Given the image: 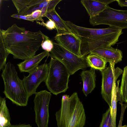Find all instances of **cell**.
Masks as SVG:
<instances>
[{
  "instance_id": "obj_1",
  "label": "cell",
  "mask_w": 127,
  "mask_h": 127,
  "mask_svg": "<svg viewBox=\"0 0 127 127\" xmlns=\"http://www.w3.org/2000/svg\"><path fill=\"white\" fill-rule=\"evenodd\" d=\"M5 48L14 59L26 60L34 56L44 40L40 30L34 32L13 24L6 30L0 29Z\"/></svg>"
},
{
  "instance_id": "obj_2",
  "label": "cell",
  "mask_w": 127,
  "mask_h": 127,
  "mask_svg": "<svg viewBox=\"0 0 127 127\" xmlns=\"http://www.w3.org/2000/svg\"><path fill=\"white\" fill-rule=\"evenodd\" d=\"M58 127H84L86 116L84 107L75 92L69 97L64 95L60 109L55 113Z\"/></svg>"
},
{
  "instance_id": "obj_3",
  "label": "cell",
  "mask_w": 127,
  "mask_h": 127,
  "mask_svg": "<svg viewBox=\"0 0 127 127\" xmlns=\"http://www.w3.org/2000/svg\"><path fill=\"white\" fill-rule=\"evenodd\" d=\"M4 83L3 93L6 98L14 103L21 106H26L29 97L24 87L23 81L19 77L14 65L8 62L1 74Z\"/></svg>"
},
{
  "instance_id": "obj_4",
  "label": "cell",
  "mask_w": 127,
  "mask_h": 127,
  "mask_svg": "<svg viewBox=\"0 0 127 127\" xmlns=\"http://www.w3.org/2000/svg\"><path fill=\"white\" fill-rule=\"evenodd\" d=\"M45 84L48 89L57 95L65 92L68 88L70 73L65 66L58 60L51 57Z\"/></svg>"
},
{
  "instance_id": "obj_5",
  "label": "cell",
  "mask_w": 127,
  "mask_h": 127,
  "mask_svg": "<svg viewBox=\"0 0 127 127\" xmlns=\"http://www.w3.org/2000/svg\"><path fill=\"white\" fill-rule=\"evenodd\" d=\"M50 56L61 62L66 67L70 75L80 69L89 67L86 57H80L67 50L59 44L53 42Z\"/></svg>"
},
{
  "instance_id": "obj_6",
  "label": "cell",
  "mask_w": 127,
  "mask_h": 127,
  "mask_svg": "<svg viewBox=\"0 0 127 127\" xmlns=\"http://www.w3.org/2000/svg\"><path fill=\"white\" fill-rule=\"evenodd\" d=\"M89 21L93 26L104 24L122 29H127V10L115 9L108 5L97 15L90 18Z\"/></svg>"
},
{
  "instance_id": "obj_7",
  "label": "cell",
  "mask_w": 127,
  "mask_h": 127,
  "mask_svg": "<svg viewBox=\"0 0 127 127\" xmlns=\"http://www.w3.org/2000/svg\"><path fill=\"white\" fill-rule=\"evenodd\" d=\"M122 30L118 32L92 38L79 37L82 40L81 51L82 56L90 54L93 50L99 47H107L115 45L118 41Z\"/></svg>"
},
{
  "instance_id": "obj_8",
  "label": "cell",
  "mask_w": 127,
  "mask_h": 127,
  "mask_svg": "<svg viewBox=\"0 0 127 127\" xmlns=\"http://www.w3.org/2000/svg\"><path fill=\"white\" fill-rule=\"evenodd\" d=\"M35 94L33 101L35 122L38 127H48L49 106L51 94L46 90L41 91Z\"/></svg>"
},
{
  "instance_id": "obj_9",
  "label": "cell",
  "mask_w": 127,
  "mask_h": 127,
  "mask_svg": "<svg viewBox=\"0 0 127 127\" xmlns=\"http://www.w3.org/2000/svg\"><path fill=\"white\" fill-rule=\"evenodd\" d=\"M115 63H109L108 67L100 71L102 76L101 94L109 107L111 105L112 89L114 82L123 72L118 67L115 68Z\"/></svg>"
},
{
  "instance_id": "obj_10",
  "label": "cell",
  "mask_w": 127,
  "mask_h": 127,
  "mask_svg": "<svg viewBox=\"0 0 127 127\" xmlns=\"http://www.w3.org/2000/svg\"><path fill=\"white\" fill-rule=\"evenodd\" d=\"M49 69L48 64L45 63L30 72L27 76H24L22 80L26 91L29 97L35 94L36 89L47 78Z\"/></svg>"
},
{
  "instance_id": "obj_11",
  "label": "cell",
  "mask_w": 127,
  "mask_h": 127,
  "mask_svg": "<svg viewBox=\"0 0 127 127\" xmlns=\"http://www.w3.org/2000/svg\"><path fill=\"white\" fill-rule=\"evenodd\" d=\"M65 22L73 33L79 37L83 38H92L116 32L122 30L111 26L104 29L88 28L77 26L70 21H65Z\"/></svg>"
},
{
  "instance_id": "obj_12",
  "label": "cell",
  "mask_w": 127,
  "mask_h": 127,
  "mask_svg": "<svg viewBox=\"0 0 127 127\" xmlns=\"http://www.w3.org/2000/svg\"><path fill=\"white\" fill-rule=\"evenodd\" d=\"M55 38L64 48L79 57H83L81 51L82 40L79 36L73 33H57Z\"/></svg>"
},
{
  "instance_id": "obj_13",
  "label": "cell",
  "mask_w": 127,
  "mask_h": 127,
  "mask_svg": "<svg viewBox=\"0 0 127 127\" xmlns=\"http://www.w3.org/2000/svg\"><path fill=\"white\" fill-rule=\"evenodd\" d=\"M90 54H94L99 56L104 59L106 63H115L117 64L121 61L123 58L122 51L111 46L99 47L92 50Z\"/></svg>"
},
{
  "instance_id": "obj_14",
  "label": "cell",
  "mask_w": 127,
  "mask_h": 127,
  "mask_svg": "<svg viewBox=\"0 0 127 127\" xmlns=\"http://www.w3.org/2000/svg\"><path fill=\"white\" fill-rule=\"evenodd\" d=\"M62 0H43L39 3L32 6H28L18 14L20 15H27L36 10H40L42 11V17H44L46 13L55 9L57 5Z\"/></svg>"
},
{
  "instance_id": "obj_15",
  "label": "cell",
  "mask_w": 127,
  "mask_h": 127,
  "mask_svg": "<svg viewBox=\"0 0 127 127\" xmlns=\"http://www.w3.org/2000/svg\"><path fill=\"white\" fill-rule=\"evenodd\" d=\"M49 52L44 51L39 54L24 61L17 64L21 72L29 73L38 65L42 60L49 55Z\"/></svg>"
},
{
  "instance_id": "obj_16",
  "label": "cell",
  "mask_w": 127,
  "mask_h": 127,
  "mask_svg": "<svg viewBox=\"0 0 127 127\" xmlns=\"http://www.w3.org/2000/svg\"><path fill=\"white\" fill-rule=\"evenodd\" d=\"M80 76L83 83L82 91L86 96L95 87V69L91 68L89 70H83L81 72Z\"/></svg>"
},
{
  "instance_id": "obj_17",
  "label": "cell",
  "mask_w": 127,
  "mask_h": 127,
  "mask_svg": "<svg viewBox=\"0 0 127 127\" xmlns=\"http://www.w3.org/2000/svg\"><path fill=\"white\" fill-rule=\"evenodd\" d=\"M81 3L85 8L90 18L97 15L107 5L99 0H82Z\"/></svg>"
},
{
  "instance_id": "obj_18",
  "label": "cell",
  "mask_w": 127,
  "mask_h": 127,
  "mask_svg": "<svg viewBox=\"0 0 127 127\" xmlns=\"http://www.w3.org/2000/svg\"><path fill=\"white\" fill-rule=\"evenodd\" d=\"M45 17L55 23L57 33H73L63 20L57 13L55 9L46 13Z\"/></svg>"
},
{
  "instance_id": "obj_19",
  "label": "cell",
  "mask_w": 127,
  "mask_h": 127,
  "mask_svg": "<svg viewBox=\"0 0 127 127\" xmlns=\"http://www.w3.org/2000/svg\"><path fill=\"white\" fill-rule=\"evenodd\" d=\"M117 88V99L121 104L125 102L127 104V66L124 68L123 74L121 85Z\"/></svg>"
},
{
  "instance_id": "obj_20",
  "label": "cell",
  "mask_w": 127,
  "mask_h": 127,
  "mask_svg": "<svg viewBox=\"0 0 127 127\" xmlns=\"http://www.w3.org/2000/svg\"><path fill=\"white\" fill-rule=\"evenodd\" d=\"M11 118L5 98H0V127H7L11 125Z\"/></svg>"
},
{
  "instance_id": "obj_21",
  "label": "cell",
  "mask_w": 127,
  "mask_h": 127,
  "mask_svg": "<svg viewBox=\"0 0 127 127\" xmlns=\"http://www.w3.org/2000/svg\"><path fill=\"white\" fill-rule=\"evenodd\" d=\"M89 67L101 71L106 68V63L104 59L96 55L90 54L86 57Z\"/></svg>"
},
{
  "instance_id": "obj_22",
  "label": "cell",
  "mask_w": 127,
  "mask_h": 127,
  "mask_svg": "<svg viewBox=\"0 0 127 127\" xmlns=\"http://www.w3.org/2000/svg\"><path fill=\"white\" fill-rule=\"evenodd\" d=\"M116 80L113 84L112 91L111 101V112L112 117V127H116V119L117 113V88L119 84L120 80L117 82V86L116 84Z\"/></svg>"
},
{
  "instance_id": "obj_23",
  "label": "cell",
  "mask_w": 127,
  "mask_h": 127,
  "mask_svg": "<svg viewBox=\"0 0 127 127\" xmlns=\"http://www.w3.org/2000/svg\"><path fill=\"white\" fill-rule=\"evenodd\" d=\"M0 70H3L6 64L7 58L9 54L4 44L1 34L0 32Z\"/></svg>"
},
{
  "instance_id": "obj_24",
  "label": "cell",
  "mask_w": 127,
  "mask_h": 127,
  "mask_svg": "<svg viewBox=\"0 0 127 127\" xmlns=\"http://www.w3.org/2000/svg\"><path fill=\"white\" fill-rule=\"evenodd\" d=\"M112 124V117L110 107L103 114L102 116L101 121L99 127H111Z\"/></svg>"
},
{
  "instance_id": "obj_25",
  "label": "cell",
  "mask_w": 127,
  "mask_h": 127,
  "mask_svg": "<svg viewBox=\"0 0 127 127\" xmlns=\"http://www.w3.org/2000/svg\"><path fill=\"white\" fill-rule=\"evenodd\" d=\"M31 0H12L14 5L19 14L29 5Z\"/></svg>"
},
{
  "instance_id": "obj_26",
  "label": "cell",
  "mask_w": 127,
  "mask_h": 127,
  "mask_svg": "<svg viewBox=\"0 0 127 127\" xmlns=\"http://www.w3.org/2000/svg\"><path fill=\"white\" fill-rule=\"evenodd\" d=\"M44 39L41 44L42 48L44 51L50 52L53 47V42L50 40L49 37L44 35Z\"/></svg>"
},
{
  "instance_id": "obj_27",
  "label": "cell",
  "mask_w": 127,
  "mask_h": 127,
  "mask_svg": "<svg viewBox=\"0 0 127 127\" xmlns=\"http://www.w3.org/2000/svg\"><path fill=\"white\" fill-rule=\"evenodd\" d=\"M37 23L39 25H42L46 27L47 29L50 30H52L55 29H56V26L54 22L52 21L49 20L46 23L44 22H38Z\"/></svg>"
},
{
  "instance_id": "obj_28",
  "label": "cell",
  "mask_w": 127,
  "mask_h": 127,
  "mask_svg": "<svg viewBox=\"0 0 127 127\" xmlns=\"http://www.w3.org/2000/svg\"><path fill=\"white\" fill-rule=\"evenodd\" d=\"M116 1L121 7L127 6V0H117Z\"/></svg>"
},
{
  "instance_id": "obj_29",
  "label": "cell",
  "mask_w": 127,
  "mask_h": 127,
  "mask_svg": "<svg viewBox=\"0 0 127 127\" xmlns=\"http://www.w3.org/2000/svg\"><path fill=\"white\" fill-rule=\"evenodd\" d=\"M7 127H32L30 124L26 125L25 124L19 125H10Z\"/></svg>"
},
{
  "instance_id": "obj_30",
  "label": "cell",
  "mask_w": 127,
  "mask_h": 127,
  "mask_svg": "<svg viewBox=\"0 0 127 127\" xmlns=\"http://www.w3.org/2000/svg\"><path fill=\"white\" fill-rule=\"evenodd\" d=\"M99 1L106 4L107 5H108V4L114 1H116V0H99Z\"/></svg>"
}]
</instances>
